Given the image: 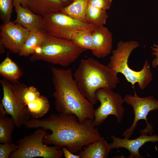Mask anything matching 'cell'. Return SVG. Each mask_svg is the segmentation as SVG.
Wrapping results in <instances>:
<instances>
[{
	"mask_svg": "<svg viewBox=\"0 0 158 158\" xmlns=\"http://www.w3.org/2000/svg\"><path fill=\"white\" fill-rule=\"evenodd\" d=\"M17 145L12 142L0 144V158H9L11 154L17 149Z\"/></svg>",
	"mask_w": 158,
	"mask_h": 158,
	"instance_id": "obj_25",
	"label": "cell"
},
{
	"mask_svg": "<svg viewBox=\"0 0 158 158\" xmlns=\"http://www.w3.org/2000/svg\"><path fill=\"white\" fill-rule=\"evenodd\" d=\"M46 33L42 29L30 32L21 49L19 56L27 57L33 54L37 47L43 41Z\"/></svg>",
	"mask_w": 158,
	"mask_h": 158,
	"instance_id": "obj_18",
	"label": "cell"
},
{
	"mask_svg": "<svg viewBox=\"0 0 158 158\" xmlns=\"http://www.w3.org/2000/svg\"><path fill=\"white\" fill-rule=\"evenodd\" d=\"M47 130L39 128L33 133L24 137L17 142V149L10 158H61L63 154L59 146H48L43 142Z\"/></svg>",
	"mask_w": 158,
	"mask_h": 158,
	"instance_id": "obj_6",
	"label": "cell"
},
{
	"mask_svg": "<svg viewBox=\"0 0 158 158\" xmlns=\"http://www.w3.org/2000/svg\"><path fill=\"white\" fill-rule=\"evenodd\" d=\"M112 34L104 26L95 27L92 31L93 55L98 58H103L112 51Z\"/></svg>",
	"mask_w": 158,
	"mask_h": 158,
	"instance_id": "obj_14",
	"label": "cell"
},
{
	"mask_svg": "<svg viewBox=\"0 0 158 158\" xmlns=\"http://www.w3.org/2000/svg\"><path fill=\"white\" fill-rule=\"evenodd\" d=\"M108 16L106 11L88 4L86 12V19L87 23L96 27L104 26Z\"/></svg>",
	"mask_w": 158,
	"mask_h": 158,
	"instance_id": "obj_22",
	"label": "cell"
},
{
	"mask_svg": "<svg viewBox=\"0 0 158 158\" xmlns=\"http://www.w3.org/2000/svg\"><path fill=\"white\" fill-rule=\"evenodd\" d=\"M20 3L24 7L27 8L28 0H13Z\"/></svg>",
	"mask_w": 158,
	"mask_h": 158,
	"instance_id": "obj_29",
	"label": "cell"
},
{
	"mask_svg": "<svg viewBox=\"0 0 158 158\" xmlns=\"http://www.w3.org/2000/svg\"><path fill=\"white\" fill-rule=\"evenodd\" d=\"M13 4L16 14L14 23L22 25L29 32L42 29L43 16L33 13L16 1H13Z\"/></svg>",
	"mask_w": 158,
	"mask_h": 158,
	"instance_id": "obj_15",
	"label": "cell"
},
{
	"mask_svg": "<svg viewBox=\"0 0 158 158\" xmlns=\"http://www.w3.org/2000/svg\"><path fill=\"white\" fill-rule=\"evenodd\" d=\"M124 99L125 102L132 107L134 114L133 123L123 134L124 138H130L137 126L138 122L141 120H144L146 121V128L152 129L153 127L148 122L147 116L150 111L158 110V100L151 96L140 97L138 95L135 90L134 95H126Z\"/></svg>",
	"mask_w": 158,
	"mask_h": 158,
	"instance_id": "obj_10",
	"label": "cell"
},
{
	"mask_svg": "<svg viewBox=\"0 0 158 158\" xmlns=\"http://www.w3.org/2000/svg\"><path fill=\"white\" fill-rule=\"evenodd\" d=\"M64 7L60 0H28L27 8L42 16L61 12Z\"/></svg>",
	"mask_w": 158,
	"mask_h": 158,
	"instance_id": "obj_16",
	"label": "cell"
},
{
	"mask_svg": "<svg viewBox=\"0 0 158 158\" xmlns=\"http://www.w3.org/2000/svg\"><path fill=\"white\" fill-rule=\"evenodd\" d=\"M13 7V0H0V18L3 23L11 21Z\"/></svg>",
	"mask_w": 158,
	"mask_h": 158,
	"instance_id": "obj_24",
	"label": "cell"
},
{
	"mask_svg": "<svg viewBox=\"0 0 158 158\" xmlns=\"http://www.w3.org/2000/svg\"><path fill=\"white\" fill-rule=\"evenodd\" d=\"M25 126L50 130L51 133H47L44 138V144L65 147L74 154L84 146L104 138L94 126L93 119H86L81 123L75 115L51 114L44 118L30 119Z\"/></svg>",
	"mask_w": 158,
	"mask_h": 158,
	"instance_id": "obj_1",
	"label": "cell"
},
{
	"mask_svg": "<svg viewBox=\"0 0 158 158\" xmlns=\"http://www.w3.org/2000/svg\"><path fill=\"white\" fill-rule=\"evenodd\" d=\"M93 29H81L76 31L73 35L71 41L78 47L92 51L93 49L92 31Z\"/></svg>",
	"mask_w": 158,
	"mask_h": 158,
	"instance_id": "obj_23",
	"label": "cell"
},
{
	"mask_svg": "<svg viewBox=\"0 0 158 158\" xmlns=\"http://www.w3.org/2000/svg\"><path fill=\"white\" fill-rule=\"evenodd\" d=\"M111 150L109 143L104 138L84 146L78 155L80 158H107Z\"/></svg>",
	"mask_w": 158,
	"mask_h": 158,
	"instance_id": "obj_17",
	"label": "cell"
},
{
	"mask_svg": "<svg viewBox=\"0 0 158 158\" xmlns=\"http://www.w3.org/2000/svg\"><path fill=\"white\" fill-rule=\"evenodd\" d=\"M51 70L56 111L59 113L75 115L81 123L86 119H93L94 105L80 92L72 70L52 66Z\"/></svg>",
	"mask_w": 158,
	"mask_h": 158,
	"instance_id": "obj_2",
	"label": "cell"
},
{
	"mask_svg": "<svg viewBox=\"0 0 158 158\" xmlns=\"http://www.w3.org/2000/svg\"><path fill=\"white\" fill-rule=\"evenodd\" d=\"M21 97L24 104L34 118L43 116L49 110L50 103L48 99L41 95L33 86H27L22 92Z\"/></svg>",
	"mask_w": 158,
	"mask_h": 158,
	"instance_id": "obj_12",
	"label": "cell"
},
{
	"mask_svg": "<svg viewBox=\"0 0 158 158\" xmlns=\"http://www.w3.org/2000/svg\"><path fill=\"white\" fill-rule=\"evenodd\" d=\"M140 132L141 135L133 140L125 138H121L112 135L111 137L112 142L109 143V147L111 150L120 148L127 149L130 153L129 158H142V156L139 153V149L148 142L158 141V135L155 134L148 135V133Z\"/></svg>",
	"mask_w": 158,
	"mask_h": 158,
	"instance_id": "obj_13",
	"label": "cell"
},
{
	"mask_svg": "<svg viewBox=\"0 0 158 158\" xmlns=\"http://www.w3.org/2000/svg\"><path fill=\"white\" fill-rule=\"evenodd\" d=\"M0 54H3L5 51V48L4 46V44L2 42L0 41ZM6 49V48H5Z\"/></svg>",
	"mask_w": 158,
	"mask_h": 158,
	"instance_id": "obj_31",
	"label": "cell"
},
{
	"mask_svg": "<svg viewBox=\"0 0 158 158\" xmlns=\"http://www.w3.org/2000/svg\"><path fill=\"white\" fill-rule=\"evenodd\" d=\"M95 26L81 22L59 12L43 16L42 29L50 35L71 41L73 34L81 29H93Z\"/></svg>",
	"mask_w": 158,
	"mask_h": 158,
	"instance_id": "obj_8",
	"label": "cell"
},
{
	"mask_svg": "<svg viewBox=\"0 0 158 158\" xmlns=\"http://www.w3.org/2000/svg\"><path fill=\"white\" fill-rule=\"evenodd\" d=\"M112 2V0H88V4L106 11L110 8Z\"/></svg>",
	"mask_w": 158,
	"mask_h": 158,
	"instance_id": "obj_26",
	"label": "cell"
},
{
	"mask_svg": "<svg viewBox=\"0 0 158 158\" xmlns=\"http://www.w3.org/2000/svg\"><path fill=\"white\" fill-rule=\"evenodd\" d=\"M117 74L107 66L89 58L80 60L73 77L81 93L94 105L97 101L96 92L98 90L116 87L120 81Z\"/></svg>",
	"mask_w": 158,
	"mask_h": 158,
	"instance_id": "obj_3",
	"label": "cell"
},
{
	"mask_svg": "<svg viewBox=\"0 0 158 158\" xmlns=\"http://www.w3.org/2000/svg\"><path fill=\"white\" fill-rule=\"evenodd\" d=\"M86 50L71 41L55 37L47 32L43 41L29 59L32 62L43 61L66 67L75 62Z\"/></svg>",
	"mask_w": 158,
	"mask_h": 158,
	"instance_id": "obj_4",
	"label": "cell"
},
{
	"mask_svg": "<svg viewBox=\"0 0 158 158\" xmlns=\"http://www.w3.org/2000/svg\"><path fill=\"white\" fill-rule=\"evenodd\" d=\"M88 5V0H75L70 5L65 7L61 12L73 19L87 23L86 12Z\"/></svg>",
	"mask_w": 158,
	"mask_h": 158,
	"instance_id": "obj_21",
	"label": "cell"
},
{
	"mask_svg": "<svg viewBox=\"0 0 158 158\" xmlns=\"http://www.w3.org/2000/svg\"><path fill=\"white\" fill-rule=\"evenodd\" d=\"M112 90L103 88L96 92L97 101H99V106L94 111L93 123L95 127L102 124L109 115L116 117L118 123L122 120L125 109L123 106L125 102L124 98Z\"/></svg>",
	"mask_w": 158,
	"mask_h": 158,
	"instance_id": "obj_9",
	"label": "cell"
},
{
	"mask_svg": "<svg viewBox=\"0 0 158 158\" xmlns=\"http://www.w3.org/2000/svg\"><path fill=\"white\" fill-rule=\"evenodd\" d=\"M151 49L152 51V54L155 57L152 62V65L153 68H155L158 66V44H154Z\"/></svg>",
	"mask_w": 158,
	"mask_h": 158,
	"instance_id": "obj_27",
	"label": "cell"
},
{
	"mask_svg": "<svg viewBox=\"0 0 158 158\" xmlns=\"http://www.w3.org/2000/svg\"><path fill=\"white\" fill-rule=\"evenodd\" d=\"M62 150L66 158H80L78 154L77 155L72 153L66 147H62Z\"/></svg>",
	"mask_w": 158,
	"mask_h": 158,
	"instance_id": "obj_28",
	"label": "cell"
},
{
	"mask_svg": "<svg viewBox=\"0 0 158 158\" xmlns=\"http://www.w3.org/2000/svg\"><path fill=\"white\" fill-rule=\"evenodd\" d=\"M139 46V43L137 41H120L118 43L116 48L112 51L107 66L117 74H123L134 89L135 84L137 83L140 89L144 90L153 80L149 62L146 60L142 68L138 71L131 69L128 64L132 52Z\"/></svg>",
	"mask_w": 158,
	"mask_h": 158,
	"instance_id": "obj_5",
	"label": "cell"
},
{
	"mask_svg": "<svg viewBox=\"0 0 158 158\" xmlns=\"http://www.w3.org/2000/svg\"><path fill=\"white\" fill-rule=\"evenodd\" d=\"M0 75L13 84L20 83L23 72L18 66L8 56L0 64Z\"/></svg>",
	"mask_w": 158,
	"mask_h": 158,
	"instance_id": "obj_20",
	"label": "cell"
},
{
	"mask_svg": "<svg viewBox=\"0 0 158 158\" xmlns=\"http://www.w3.org/2000/svg\"><path fill=\"white\" fill-rule=\"evenodd\" d=\"M62 4L64 6V7L67 6L70 4H71L72 2H73L75 0H60Z\"/></svg>",
	"mask_w": 158,
	"mask_h": 158,
	"instance_id": "obj_30",
	"label": "cell"
},
{
	"mask_svg": "<svg viewBox=\"0 0 158 158\" xmlns=\"http://www.w3.org/2000/svg\"><path fill=\"white\" fill-rule=\"evenodd\" d=\"M6 111L1 103L0 104V142H12V136L16 127L14 120L6 116Z\"/></svg>",
	"mask_w": 158,
	"mask_h": 158,
	"instance_id": "obj_19",
	"label": "cell"
},
{
	"mask_svg": "<svg viewBox=\"0 0 158 158\" xmlns=\"http://www.w3.org/2000/svg\"><path fill=\"white\" fill-rule=\"evenodd\" d=\"M3 91L1 100L6 113L11 115L16 127L25 125L31 116L22 98V93L27 86L24 84H13L4 78L0 80Z\"/></svg>",
	"mask_w": 158,
	"mask_h": 158,
	"instance_id": "obj_7",
	"label": "cell"
},
{
	"mask_svg": "<svg viewBox=\"0 0 158 158\" xmlns=\"http://www.w3.org/2000/svg\"><path fill=\"white\" fill-rule=\"evenodd\" d=\"M0 30V41L5 48L13 54H19L30 32L11 21L1 24Z\"/></svg>",
	"mask_w": 158,
	"mask_h": 158,
	"instance_id": "obj_11",
	"label": "cell"
}]
</instances>
